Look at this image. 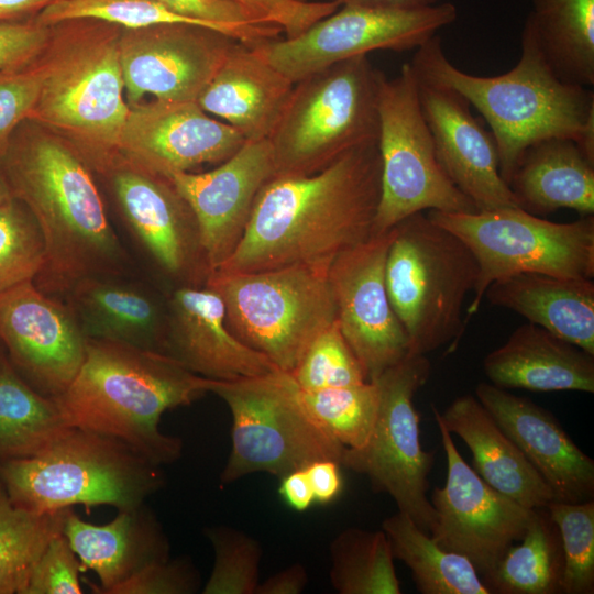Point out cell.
<instances>
[{
	"label": "cell",
	"instance_id": "obj_1",
	"mask_svg": "<svg viewBox=\"0 0 594 594\" xmlns=\"http://www.w3.org/2000/svg\"><path fill=\"white\" fill-rule=\"evenodd\" d=\"M380 194L377 141L350 150L317 173L274 176L260 190L233 252L212 272L329 266L373 235Z\"/></svg>",
	"mask_w": 594,
	"mask_h": 594
},
{
	"label": "cell",
	"instance_id": "obj_2",
	"mask_svg": "<svg viewBox=\"0 0 594 594\" xmlns=\"http://www.w3.org/2000/svg\"><path fill=\"white\" fill-rule=\"evenodd\" d=\"M0 170L41 230L45 260L33 280L41 290L62 299L84 278L134 273L90 170L72 148L20 125Z\"/></svg>",
	"mask_w": 594,
	"mask_h": 594
},
{
	"label": "cell",
	"instance_id": "obj_3",
	"mask_svg": "<svg viewBox=\"0 0 594 594\" xmlns=\"http://www.w3.org/2000/svg\"><path fill=\"white\" fill-rule=\"evenodd\" d=\"M211 382L164 353L87 339L78 373L54 400L69 427L116 438L162 466L183 452L179 438L161 431L163 414L210 393Z\"/></svg>",
	"mask_w": 594,
	"mask_h": 594
},
{
	"label": "cell",
	"instance_id": "obj_4",
	"mask_svg": "<svg viewBox=\"0 0 594 594\" xmlns=\"http://www.w3.org/2000/svg\"><path fill=\"white\" fill-rule=\"evenodd\" d=\"M520 45L518 63L497 76H476L458 68L437 35L418 47L409 62L418 75L459 92L482 114L491 128L506 184L526 148L546 139H571L594 161L593 91L561 80L526 26Z\"/></svg>",
	"mask_w": 594,
	"mask_h": 594
},
{
	"label": "cell",
	"instance_id": "obj_5",
	"mask_svg": "<svg viewBox=\"0 0 594 594\" xmlns=\"http://www.w3.org/2000/svg\"><path fill=\"white\" fill-rule=\"evenodd\" d=\"M0 481L21 508L47 513L108 505L136 508L165 485L162 466L127 443L70 427L40 453L0 463Z\"/></svg>",
	"mask_w": 594,
	"mask_h": 594
},
{
	"label": "cell",
	"instance_id": "obj_6",
	"mask_svg": "<svg viewBox=\"0 0 594 594\" xmlns=\"http://www.w3.org/2000/svg\"><path fill=\"white\" fill-rule=\"evenodd\" d=\"M479 267L470 249L422 212L395 226L385 264L387 295L409 353L453 351L465 330L463 306Z\"/></svg>",
	"mask_w": 594,
	"mask_h": 594
},
{
	"label": "cell",
	"instance_id": "obj_7",
	"mask_svg": "<svg viewBox=\"0 0 594 594\" xmlns=\"http://www.w3.org/2000/svg\"><path fill=\"white\" fill-rule=\"evenodd\" d=\"M383 75L360 55L295 82L267 139L275 176L317 173L350 150L376 142Z\"/></svg>",
	"mask_w": 594,
	"mask_h": 594
},
{
	"label": "cell",
	"instance_id": "obj_8",
	"mask_svg": "<svg viewBox=\"0 0 594 594\" xmlns=\"http://www.w3.org/2000/svg\"><path fill=\"white\" fill-rule=\"evenodd\" d=\"M210 393L224 400L232 417L221 485L258 472L280 479L318 460L342 464L345 447L309 414L290 373L275 370L235 381L212 380Z\"/></svg>",
	"mask_w": 594,
	"mask_h": 594
},
{
	"label": "cell",
	"instance_id": "obj_9",
	"mask_svg": "<svg viewBox=\"0 0 594 594\" xmlns=\"http://www.w3.org/2000/svg\"><path fill=\"white\" fill-rule=\"evenodd\" d=\"M329 266L210 272L205 285L220 295L231 332L292 373L312 341L336 321Z\"/></svg>",
	"mask_w": 594,
	"mask_h": 594
},
{
	"label": "cell",
	"instance_id": "obj_10",
	"mask_svg": "<svg viewBox=\"0 0 594 594\" xmlns=\"http://www.w3.org/2000/svg\"><path fill=\"white\" fill-rule=\"evenodd\" d=\"M427 216L462 240L477 262L468 317L479 311L487 287L507 276L594 277L593 215L568 223L539 218L519 207L474 212L430 210Z\"/></svg>",
	"mask_w": 594,
	"mask_h": 594
},
{
	"label": "cell",
	"instance_id": "obj_11",
	"mask_svg": "<svg viewBox=\"0 0 594 594\" xmlns=\"http://www.w3.org/2000/svg\"><path fill=\"white\" fill-rule=\"evenodd\" d=\"M377 110L381 194L373 234L384 233L424 210L477 211L439 163L410 63H405L394 78L383 75Z\"/></svg>",
	"mask_w": 594,
	"mask_h": 594
},
{
	"label": "cell",
	"instance_id": "obj_12",
	"mask_svg": "<svg viewBox=\"0 0 594 594\" xmlns=\"http://www.w3.org/2000/svg\"><path fill=\"white\" fill-rule=\"evenodd\" d=\"M430 373L426 355L409 353L373 380L380 393L374 429L362 449L345 448L341 464L365 475L375 492L389 495L398 510L428 534L437 519L427 496L435 453L421 447L414 398Z\"/></svg>",
	"mask_w": 594,
	"mask_h": 594
},
{
	"label": "cell",
	"instance_id": "obj_13",
	"mask_svg": "<svg viewBox=\"0 0 594 594\" xmlns=\"http://www.w3.org/2000/svg\"><path fill=\"white\" fill-rule=\"evenodd\" d=\"M82 20V19H81ZM72 47L51 66L29 121L55 127L91 146L117 147L130 108L123 98L118 40L110 23L84 19Z\"/></svg>",
	"mask_w": 594,
	"mask_h": 594
},
{
	"label": "cell",
	"instance_id": "obj_14",
	"mask_svg": "<svg viewBox=\"0 0 594 594\" xmlns=\"http://www.w3.org/2000/svg\"><path fill=\"white\" fill-rule=\"evenodd\" d=\"M451 2L417 9L341 6L294 37H274L251 47L293 82L336 63L380 50H417L453 23Z\"/></svg>",
	"mask_w": 594,
	"mask_h": 594
},
{
	"label": "cell",
	"instance_id": "obj_15",
	"mask_svg": "<svg viewBox=\"0 0 594 594\" xmlns=\"http://www.w3.org/2000/svg\"><path fill=\"white\" fill-rule=\"evenodd\" d=\"M431 409L446 453L447 479L443 487L432 491L437 519L429 535L444 550L465 557L482 579L524 537L534 508L484 482L458 451L437 408Z\"/></svg>",
	"mask_w": 594,
	"mask_h": 594
},
{
	"label": "cell",
	"instance_id": "obj_16",
	"mask_svg": "<svg viewBox=\"0 0 594 594\" xmlns=\"http://www.w3.org/2000/svg\"><path fill=\"white\" fill-rule=\"evenodd\" d=\"M109 174L121 221L138 253L177 286L205 285L209 268L197 223L172 183L128 163Z\"/></svg>",
	"mask_w": 594,
	"mask_h": 594
},
{
	"label": "cell",
	"instance_id": "obj_17",
	"mask_svg": "<svg viewBox=\"0 0 594 594\" xmlns=\"http://www.w3.org/2000/svg\"><path fill=\"white\" fill-rule=\"evenodd\" d=\"M394 235L395 227L373 234L337 255L328 270L336 320L369 382L409 354L408 338L385 284Z\"/></svg>",
	"mask_w": 594,
	"mask_h": 594
},
{
	"label": "cell",
	"instance_id": "obj_18",
	"mask_svg": "<svg viewBox=\"0 0 594 594\" xmlns=\"http://www.w3.org/2000/svg\"><path fill=\"white\" fill-rule=\"evenodd\" d=\"M87 338L67 305L33 280L0 294V344L20 376L44 396L63 394L78 373Z\"/></svg>",
	"mask_w": 594,
	"mask_h": 594
},
{
	"label": "cell",
	"instance_id": "obj_19",
	"mask_svg": "<svg viewBox=\"0 0 594 594\" xmlns=\"http://www.w3.org/2000/svg\"><path fill=\"white\" fill-rule=\"evenodd\" d=\"M237 41L189 24L124 29L118 48L130 103L136 106L145 95L164 101H196Z\"/></svg>",
	"mask_w": 594,
	"mask_h": 594
},
{
	"label": "cell",
	"instance_id": "obj_20",
	"mask_svg": "<svg viewBox=\"0 0 594 594\" xmlns=\"http://www.w3.org/2000/svg\"><path fill=\"white\" fill-rule=\"evenodd\" d=\"M245 139L210 118L196 101L155 100L130 110L117 147L125 163L167 177L207 163H222Z\"/></svg>",
	"mask_w": 594,
	"mask_h": 594
},
{
	"label": "cell",
	"instance_id": "obj_21",
	"mask_svg": "<svg viewBox=\"0 0 594 594\" xmlns=\"http://www.w3.org/2000/svg\"><path fill=\"white\" fill-rule=\"evenodd\" d=\"M274 176L270 142L260 140L245 141L212 170L166 177L195 217L209 273L233 252L260 190Z\"/></svg>",
	"mask_w": 594,
	"mask_h": 594
},
{
	"label": "cell",
	"instance_id": "obj_22",
	"mask_svg": "<svg viewBox=\"0 0 594 594\" xmlns=\"http://www.w3.org/2000/svg\"><path fill=\"white\" fill-rule=\"evenodd\" d=\"M415 74L420 108L448 177L477 211L518 207L499 173L493 135L472 114L470 103L453 89Z\"/></svg>",
	"mask_w": 594,
	"mask_h": 594
},
{
	"label": "cell",
	"instance_id": "obj_23",
	"mask_svg": "<svg viewBox=\"0 0 594 594\" xmlns=\"http://www.w3.org/2000/svg\"><path fill=\"white\" fill-rule=\"evenodd\" d=\"M164 354L190 372L215 381H235L277 369L229 329L220 295L207 285H182L167 296Z\"/></svg>",
	"mask_w": 594,
	"mask_h": 594
},
{
	"label": "cell",
	"instance_id": "obj_24",
	"mask_svg": "<svg viewBox=\"0 0 594 594\" xmlns=\"http://www.w3.org/2000/svg\"><path fill=\"white\" fill-rule=\"evenodd\" d=\"M475 397L549 485L554 501L593 499L594 461L550 411L490 383H479Z\"/></svg>",
	"mask_w": 594,
	"mask_h": 594
},
{
	"label": "cell",
	"instance_id": "obj_25",
	"mask_svg": "<svg viewBox=\"0 0 594 594\" xmlns=\"http://www.w3.org/2000/svg\"><path fill=\"white\" fill-rule=\"evenodd\" d=\"M62 300L87 339L110 340L164 353L168 309L134 273L77 282Z\"/></svg>",
	"mask_w": 594,
	"mask_h": 594
},
{
	"label": "cell",
	"instance_id": "obj_26",
	"mask_svg": "<svg viewBox=\"0 0 594 594\" xmlns=\"http://www.w3.org/2000/svg\"><path fill=\"white\" fill-rule=\"evenodd\" d=\"M294 85L251 45L237 41L196 102L234 128L245 141L267 140Z\"/></svg>",
	"mask_w": 594,
	"mask_h": 594
},
{
	"label": "cell",
	"instance_id": "obj_27",
	"mask_svg": "<svg viewBox=\"0 0 594 594\" xmlns=\"http://www.w3.org/2000/svg\"><path fill=\"white\" fill-rule=\"evenodd\" d=\"M63 534L79 559L81 571H92L97 594H109L142 568L169 557L168 538L155 514L144 505L119 510L105 525L82 520L69 508Z\"/></svg>",
	"mask_w": 594,
	"mask_h": 594
},
{
	"label": "cell",
	"instance_id": "obj_28",
	"mask_svg": "<svg viewBox=\"0 0 594 594\" xmlns=\"http://www.w3.org/2000/svg\"><path fill=\"white\" fill-rule=\"evenodd\" d=\"M491 384L535 392L594 393V354L527 322L483 360Z\"/></svg>",
	"mask_w": 594,
	"mask_h": 594
},
{
	"label": "cell",
	"instance_id": "obj_29",
	"mask_svg": "<svg viewBox=\"0 0 594 594\" xmlns=\"http://www.w3.org/2000/svg\"><path fill=\"white\" fill-rule=\"evenodd\" d=\"M439 417L469 447L473 470L490 486L527 508L554 501L549 485L475 396L457 397Z\"/></svg>",
	"mask_w": 594,
	"mask_h": 594
},
{
	"label": "cell",
	"instance_id": "obj_30",
	"mask_svg": "<svg viewBox=\"0 0 594 594\" xmlns=\"http://www.w3.org/2000/svg\"><path fill=\"white\" fill-rule=\"evenodd\" d=\"M484 297L594 354V283L520 273L493 282Z\"/></svg>",
	"mask_w": 594,
	"mask_h": 594
},
{
	"label": "cell",
	"instance_id": "obj_31",
	"mask_svg": "<svg viewBox=\"0 0 594 594\" xmlns=\"http://www.w3.org/2000/svg\"><path fill=\"white\" fill-rule=\"evenodd\" d=\"M507 185L518 207L536 216L559 209L594 212V161L571 139L550 138L527 147Z\"/></svg>",
	"mask_w": 594,
	"mask_h": 594
},
{
	"label": "cell",
	"instance_id": "obj_32",
	"mask_svg": "<svg viewBox=\"0 0 594 594\" xmlns=\"http://www.w3.org/2000/svg\"><path fill=\"white\" fill-rule=\"evenodd\" d=\"M524 26L564 82L594 85V0H531Z\"/></svg>",
	"mask_w": 594,
	"mask_h": 594
},
{
	"label": "cell",
	"instance_id": "obj_33",
	"mask_svg": "<svg viewBox=\"0 0 594 594\" xmlns=\"http://www.w3.org/2000/svg\"><path fill=\"white\" fill-rule=\"evenodd\" d=\"M68 428L56 402L20 376L0 344V463L40 453Z\"/></svg>",
	"mask_w": 594,
	"mask_h": 594
},
{
	"label": "cell",
	"instance_id": "obj_34",
	"mask_svg": "<svg viewBox=\"0 0 594 594\" xmlns=\"http://www.w3.org/2000/svg\"><path fill=\"white\" fill-rule=\"evenodd\" d=\"M563 550L546 507L534 508L519 544L510 546L482 582L490 594H559Z\"/></svg>",
	"mask_w": 594,
	"mask_h": 594
},
{
	"label": "cell",
	"instance_id": "obj_35",
	"mask_svg": "<svg viewBox=\"0 0 594 594\" xmlns=\"http://www.w3.org/2000/svg\"><path fill=\"white\" fill-rule=\"evenodd\" d=\"M386 534L394 559L410 570L421 594H490L475 568L463 556L444 550L405 513L385 518Z\"/></svg>",
	"mask_w": 594,
	"mask_h": 594
},
{
	"label": "cell",
	"instance_id": "obj_36",
	"mask_svg": "<svg viewBox=\"0 0 594 594\" xmlns=\"http://www.w3.org/2000/svg\"><path fill=\"white\" fill-rule=\"evenodd\" d=\"M69 508L38 513L15 506L0 481V594H24L31 573Z\"/></svg>",
	"mask_w": 594,
	"mask_h": 594
},
{
	"label": "cell",
	"instance_id": "obj_37",
	"mask_svg": "<svg viewBox=\"0 0 594 594\" xmlns=\"http://www.w3.org/2000/svg\"><path fill=\"white\" fill-rule=\"evenodd\" d=\"M330 583L340 594H400L391 542L381 530L346 528L330 544Z\"/></svg>",
	"mask_w": 594,
	"mask_h": 594
},
{
	"label": "cell",
	"instance_id": "obj_38",
	"mask_svg": "<svg viewBox=\"0 0 594 594\" xmlns=\"http://www.w3.org/2000/svg\"><path fill=\"white\" fill-rule=\"evenodd\" d=\"M300 394L309 414L338 442L351 450L366 446L380 408L374 381L318 391L300 389Z\"/></svg>",
	"mask_w": 594,
	"mask_h": 594
},
{
	"label": "cell",
	"instance_id": "obj_39",
	"mask_svg": "<svg viewBox=\"0 0 594 594\" xmlns=\"http://www.w3.org/2000/svg\"><path fill=\"white\" fill-rule=\"evenodd\" d=\"M546 509L556 524L563 550L561 593H594V501H552Z\"/></svg>",
	"mask_w": 594,
	"mask_h": 594
},
{
	"label": "cell",
	"instance_id": "obj_40",
	"mask_svg": "<svg viewBox=\"0 0 594 594\" xmlns=\"http://www.w3.org/2000/svg\"><path fill=\"white\" fill-rule=\"evenodd\" d=\"M35 18L46 26L72 20L90 19L123 29H142L161 24H189L207 28L176 13L157 0H55Z\"/></svg>",
	"mask_w": 594,
	"mask_h": 594
},
{
	"label": "cell",
	"instance_id": "obj_41",
	"mask_svg": "<svg viewBox=\"0 0 594 594\" xmlns=\"http://www.w3.org/2000/svg\"><path fill=\"white\" fill-rule=\"evenodd\" d=\"M45 260L36 220L16 198L0 205V294L34 280Z\"/></svg>",
	"mask_w": 594,
	"mask_h": 594
},
{
	"label": "cell",
	"instance_id": "obj_42",
	"mask_svg": "<svg viewBox=\"0 0 594 594\" xmlns=\"http://www.w3.org/2000/svg\"><path fill=\"white\" fill-rule=\"evenodd\" d=\"M213 550L211 574L202 587L204 594H255L262 548L246 532L228 526L204 529Z\"/></svg>",
	"mask_w": 594,
	"mask_h": 594
},
{
	"label": "cell",
	"instance_id": "obj_43",
	"mask_svg": "<svg viewBox=\"0 0 594 594\" xmlns=\"http://www.w3.org/2000/svg\"><path fill=\"white\" fill-rule=\"evenodd\" d=\"M290 374L301 391L369 382L337 320L312 341Z\"/></svg>",
	"mask_w": 594,
	"mask_h": 594
},
{
	"label": "cell",
	"instance_id": "obj_44",
	"mask_svg": "<svg viewBox=\"0 0 594 594\" xmlns=\"http://www.w3.org/2000/svg\"><path fill=\"white\" fill-rule=\"evenodd\" d=\"M157 1L178 14L249 45L277 37L283 33L277 26L256 23L243 9L227 0Z\"/></svg>",
	"mask_w": 594,
	"mask_h": 594
},
{
	"label": "cell",
	"instance_id": "obj_45",
	"mask_svg": "<svg viewBox=\"0 0 594 594\" xmlns=\"http://www.w3.org/2000/svg\"><path fill=\"white\" fill-rule=\"evenodd\" d=\"M43 80V66L33 63L0 72V160L14 131L36 103Z\"/></svg>",
	"mask_w": 594,
	"mask_h": 594
},
{
	"label": "cell",
	"instance_id": "obj_46",
	"mask_svg": "<svg viewBox=\"0 0 594 594\" xmlns=\"http://www.w3.org/2000/svg\"><path fill=\"white\" fill-rule=\"evenodd\" d=\"M243 9L256 23L279 28L294 37L333 13L339 4L311 0H227Z\"/></svg>",
	"mask_w": 594,
	"mask_h": 594
},
{
	"label": "cell",
	"instance_id": "obj_47",
	"mask_svg": "<svg viewBox=\"0 0 594 594\" xmlns=\"http://www.w3.org/2000/svg\"><path fill=\"white\" fill-rule=\"evenodd\" d=\"M79 559L64 534L53 538L36 562L24 594H81Z\"/></svg>",
	"mask_w": 594,
	"mask_h": 594
},
{
	"label": "cell",
	"instance_id": "obj_48",
	"mask_svg": "<svg viewBox=\"0 0 594 594\" xmlns=\"http://www.w3.org/2000/svg\"><path fill=\"white\" fill-rule=\"evenodd\" d=\"M198 588L199 578L194 565L183 559L168 558L142 568L109 594H191Z\"/></svg>",
	"mask_w": 594,
	"mask_h": 594
},
{
	"label": "cell",
	"instance_id": "obj_49",
	"mask_svg": "<svg viewBox=\"0 0 594 594\" xmlns=\"http://www.w3.org/2000/svg\"><path fill=\"white\" fill-rule=\"evenodd\" d=\"M35 16L0 23V72L33 63L47 45L51 26L40 23Z\"/></svg>",
	"mask_w": 594,
	"mask_h": 594
},
{
	"label": "cell",
	"instance_id": "obj_50",
	"mask_svg": "<svg viewBox=\"0 0 594 594\" xmlns=\"http://www.w3.org/2000/svg\"><path fill=\"white\" fill-rule=\"evenodd\" d=\"M341 465L333 460H318L305 468L315 503L329 504L342 492Z\"/></svg>",
	"mask_w": 594,
	"mask_h": 594
},
{
	"label": "cell",
	"instance_id": "obj_51",
	"mask_svg": "<svg viewBox=\"0 0 594 594\" xmlns=\"http://www.w3.org/2000/svg\"><path fill=\"white\" fill-rule=\"evenodd\" d=\"M278 493L285 504L296 512H305L315 503L305 469L293 471L280 477Z\"/></svg>",
	"mask_w": 594,
	"mask_h": 594
},
{
	"label": "cell",
	"instance_id": "obj_52",
	"mask_svg": "<svg viewBox=\"0 0 594 594\" xmlns=\"http://www.w3.org/2000/svg\"><path fill=\"white\" fill-rule=\"evenodd\" d=\"M308 583V573L300 563H294L260 582L255 594H299Z\"/></svg>",
	"mask_w": 594,
	"mask_h": 594
},
{
	"label": "cell",
	"instance_id": "obj_53",
	"mask_svg": "<svg viewBox=\"0 0 594 594\" xmlns=\"http://www.w3.org/2000/svg\"><path fill=\"white\" fill-rule=\"evenodd\" d=\"M55 0H0V23L34 18Z\"/></svg>",
	"mask_w": 594,
	"mask_h": 594
},
{
	"label": "cell",
	"instance_id": "obj_54",
	"mask_svg": "<svg viewBox=\"0 0 594 594\" xmlns=\"http://www.w3.org/2000/svg\"><path fill=\"white\" fill-rule=\"evenodd\" d=\"M341 6L388 9H417L437 4L439 0H328Z\"/></svg>",
	"mask_w": 594,
	"mask_h": 594
},
{
	"label": "cell",
	"instance_id": "obj_55",
	"mask_svg": "<svg viewBox=\"0 0 594 594\" xmlns=\"http://www.w3.org/2000/svg\"><path fill=\"white\" fill-rule=\"evenodd\" d=\"M11 198H13V197L11 195L10 188H9V186L7 184V180H6L4 176H3V174L0 170V205L7 202Z\"/></svg>",
	"mask_w": 594,
	"mask_h": 594
}]
</instances>
